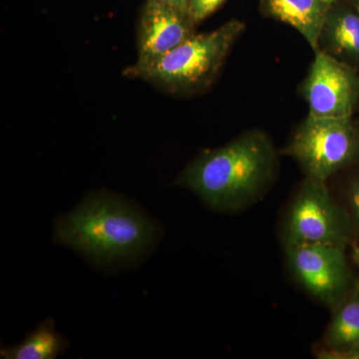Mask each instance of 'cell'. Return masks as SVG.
I'll list each match as a JSON object with an SVG mask.
<instances>
[{
  "mask_svg": "<svg viewBox=\"0 0 359 359\" xmlns=\"http://www.w3.org/2000/svg\"><path fill=\"white\" fill-rule=\"evenodd\" d=\"M276 154L261 132H250L224 147L204 151L177 180L221 212L254 204L273 179Z\"/></svg>",
  "mask_w": 359,
  "mask_h": 359,
  "instance_id": "1",
  "label": "cell"
},
{
  "mask_svg": "<svg viewBox=\"0 0 359 359\" xmlns=\"http://www.w3.org/2000/svg\"><path fill=\"white\" fill-rule=\"evenodd\" d=\"M55 241L98 263L110 264L140 256L156 238L154 224L128 203L108 193L88 196L62 217Z\"/></svg>",
  "mask_w": 359,
  "mask_h": 359,
  "instance_id": "2",
  "label": "cell"
},
{
  "mask_svg": "<svg viewBox=\"0 0 359 359\" xmlns=\"http://www.w3.org/2000/svg\"><path fill=\"white\" fill-rule=\"evenodd\" d=\"M244 29V23L231 20L212 32L194 33L159 57L137 60L126 75L140 78L172 93L204 89L218 74L231 46Z\"/></svg>",
  "mask_w": 359,
  "mask_h": 359,
  "instance_id": "3",
  "label": "cell"
},
{
  "mask_svg": "<svg viewBox=\"0 0 359 359\" xmlns=\"http://www.w3.org/2000/svg\"><path fill=\"white\" fill-rule=\"evenodd\" d=\"M356 231L346 207L332 198L327 182L308 178L287 207L282 226L283 245L330 244L347 247Z\"/></svg>",
  "mask_w": 359,
  "mask_h": 359,
  "instance_id": "4",
  "label": "cell"
},
{
  "mask_svg": "<svg viewBox=\"0 0 359 359\" xmlns=\"http://www.w3.org/2000/svg\"><path fill=\"white\" fill-rule=\"evenodd\" d=\"M359 144L351 117L309 114L294 135L287 154L297 161L308 178L327 182L358 153Z\"/></svg>",
  "mask_w": 359,
  "mask_h": 359,
  "instance_id": "5",
  "label": "cell"
},
{
  "mask_svg": "<svg viewBox=\"0 0 359 359\" xmlns=\"http://www.w3.org/2000/svg\"><path fill=\"white\" fill-rule=\"evenodd\" d=\"M346 247L304 244L285 247L287 266L297 283L328 308H334L356 283L346 254Z\"/></svg>",
  "mask_w": 359,
  "mask_h": 359,
  "instance_id": "6",
  "label": "cell"
},
{
  "mask_svg": "<svg viewBox=\"0 0 359 359\" xmlns=\"http://www.w3.org/2000/svg\"><path fill=\"white\" fill-rule=\"evenodd\" d=\"M302 93L311 115L351 117L359 95V80L348 66L318 49Z\"/></svg>",
  "mask_w": 359,
  "mask_h": 359,
  "instance_id": "7",
  "label": "cell"
},
{
  "mask_svg": "<svg viewBox=\"0 0 359 359\" xmlns=\"http://www.w3.org/2000/svg\"><path fill=\"white\" fill-rule=\"evenodd\" d=\"M189 14L156 0H148L138 32V60H150L171 51L194 34Z\"/></svg>",
  "mask_w": 359,
  "mask_h": 359,
  "instance_id": "8",
  "label": "cell"
},
{
  "mask_svg": "<svg viewBox=\"0 0 359 359\" xmlns=\"http://www.w3.org/2000/svg\"><path fill=\"white\" fill-rule=\"evenodd\" d=\"M332 320L318 358L339 359L359 347V282L332 308Z\"/></svg>",
  "mask_w": 359,
  "mask_h": 359,
  "instance_id": "9",
  "label": "cell"
},
{
  "mask_svg": "<svg viewBox=\"0 0 359 359\" xmlns=\"http://www.w3.org/2000/svg\"><path fill=\"white\" fill-rule=\"evenodd\" d=\"M263 4L269 15L297 29L314 51L320 49L330 4L323 0H263Z\"/></svg>",
  "mask_w": 359,
  "mask_h": 359,
  "instance_id": "10",
  "label": "cell"
},
{
  "mask_svg": "<svg viewBox=\"0 0 359 359\" xmlns=\"http://www.w3.org/2000/svg\"><path fill=\"white\" fill-rule=\"evenodd\" d=\"M68 342L56 332L53 320H45L18 346L2 348L6 359H53L67 348Z\"/></svg>",
  "mask_w": 359,
  "mask_h": 359,
  "instance_id": "11",
  "label": "cell"
},
{
  "mask_svg": "<svg viewBox=\"0 0 359 359\" xmlns=\"http://www.w3.org/2000/svg\"><path fill=\"white\" fill-rule=\"evenodd\" d=\"M339 55L359 57V14L342 11L328 14L321 40Z\"/></svg>",
  "mask_w": 359,
  "mask_h": 359,
  "instance_id": "12",
  "label": "cell"
},
{
  "mask_svg": "<svg viewBox=\"0 0 359 359\" xmlns=\"http://www.w3.org/2000/svg\"><path fill=\"white\" fill-rule=\"evenodd\" d=\"M224 1V0H189V16L196 25L215 13Z\"/></svg>",
  "mask_w": 359,
  "mask_h": 359,
  "instance_id": "13",
  "label": "cell"
},
{
  "mask_svg": "<svg viewBox=\"0 0 359 359\" xmlns=\"http://www.w3.org/2000/svg\"><path fill=\"white\" fill-rule=\"evenodd\" d=\"M346 209L353 222L354 230L356 233H359V181L355 182L347 192Z\"/></svg>",
  "mask_w": 359,
  "mask_h": 359,
  "instance_id": "14",
  "label": "cell"
},
{
  "mask_svg": "<svg viewBox=\"0 0 359 359\" xmlns=\"http://www.w3.org/2000/svg\"><path fill=\"white\" fill-rule=\"evenodd\" d=\"M156 1L162 2L178 9L182 13L189 14V0H156Z\"/></svg>",
  "mask_w": 359,
  "mask_h": 359,
  "instance_id": "15",
  "label": "cell"
},
{
  "mask_svg": "<svg viewBox=\"0 0 359 359\" xmlns=\"http://www.w3.org/2000/svg\"><path fill=\"white\" fill-rule=\"evenodd\" d=\"M351 256H353L354 263L359 266V245H356V243L351 245Z\"/></svg>",
  "mask_w": 359,
  "mask_h": 359,
  "instance_id": "16",
  "label": "cell"
},
{
  "mask_svg": "<svg viewBox=\"0 0 359 359\" xmlns=\"http://www.w3.org/2000/svg\"><path fill=\"white\" fill-rule=\"evenodd\" d=\"M339 359H359V347L358 348L354 349V351L344 354Z\"/></svg>",
  "mask_w": 359,
  "mask_h": 359,
  "instance_id": "17",
  "label": "cell"
},
{
  "mask_svg": "<svg viewBox=\"0 0 359 359\" xmlns=\"http://www.w3.org/2000/svg\"><path fill=\"white\" fill-rule=\"evenodd\" d=\"M323 1L327 2V4H330V6H332V4H334V2L337 1V0H323Z\"/></svg>",
  "mask_w": 359,
  "mask_h": 359,
  "instance_id": "18",
  "label": "cell"
}]
</instances>
